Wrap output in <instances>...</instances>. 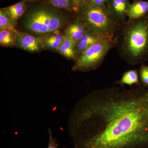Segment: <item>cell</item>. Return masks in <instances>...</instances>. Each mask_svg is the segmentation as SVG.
I'll return each instance as SVG.
<instances>
[{"label":"cell","mask_w":148,"mask_h":148,"mask_svg":"<svg viewBox=\"0 0 148 148\" xmlns=\"http://www.w3.org/2000/svg\"><path fill=\"white\" fill-rule=\"evenodd\" d=\"M69 130L74 148H148V88L93 90L76 104Z\"/></svg>","instance_id":"obj_1"},{"label":"cell","mask_w":148,"mask_h":148,"mask_svg":"<svg viewBox=\"0 0 148 148\" xmlns=\"http://www.w3.org/2000/svg\"><path fill=\"white\" fill-rule=\"evenodd\" d=\"M114 41L119 54L127 64H144L148 60V14L120 24Z\"/></svg>","instance_id":"obj_2"},{"label":"cell","mask_w":148,"mask_h":148,"mask_svg":"<svg viewBox=\"0 0 148 148\" xmlns=\"http://www.w3.org/2000/svg\"><path fill=\"white\" fill-rule=\"evenodd\" d=\"M53 7L41 5L32 9L27 14L24 27L40 36L59 32L67 23V18L60 11Z\"/></svg>","instance_id":"obj_3"},{"label":"cell","mask_w":148,"mask_h":148,"mask_svg":"<svg viewBox=\"0 0 148 148\" xmlns=\"http://www.w3.org/2000/svg\"><path fill=\"white\" fill-rule=\"evenodd\" d=\"M77 18L88 30L94 34L114 39L120 24L116 22L105 6L92 8L84 4L77 12Z\"/></svg>","instance_id":"obj_4"},{"label":"cell","mask_w":148,"mask_h":148,"mask_svg":"<svg viewBox=\"0 0 148 148\" xmlns=\"http://www.w3.org/2000/svg\"><path fill=\"white\" fill-rule=\"evenodd\" d=\"M115 47V41L103 36L77 59L72 67L73 72H86L98 69L110 51Z\"/></svg>","instance_id":"obj_5"},{"label":"cell","mask_w":148,"mask_h":148,"mask_svg":"<svg viewBox=\"0 0 148 148\" xmlns=\"http://www.w3.org/2000/svg\"><path fill=\"white\" fill-rule=\"evenodd\" d=\"M130 5L129 0H107L106 7L114 20L121 24L125 21Z\"/></svg>","instance_id":"obj_6"},{"label":"cell","mask_w":148,"mask_h":148,"mask_svg":"<svg viewBox=\"0 0 148 148\" xmlns=\"http://www.w3.org/2000/svg\"><path fill=\"white\" fill-rule=\"evenodd\" d=\"M16 46L31 53L38 52L43 49L40 37L23 32H18L16 36Z\"/></svg>","instance_id":"obj_7"},{"label":"cell","mask_w":148,"mask_h":148,"mask_svg":"<svg viewBox=\"0 0 148 148\" xmlns=\"http://www.w3.org/2000/svg\"><path fill=\"white\" fill-rule=\"evenodd\" d=\"M102 37V36H99L88 30L86 33L75 45L77 59L84 51L98 41Z\"/></svg>","instance_id":"obj_8"},{"label":"cell","mask_w":148,"mask_h":148,"mask_svg":"<svg viewBox=\"0 0 148 148\" xmlns=\"http://www.w3.org/2000/svg\"><path fill=\"white\" fill-rule=\"evenodd\" d=\"M87 31L82 21L77 18L66 27L64 34L69 36L76 45Z\"/></svg>","instance_id":"obj_9"},{"label":"cell","mask_w":148,"mask_h":148,"mask_svg":"<svg viewBox=\"0 0 148 148\" xmlns=\"http://www.w3.org/2000/svg\"><path fill=\"white\" fill-rule=\"evenodd\" d=\"M148 14V1L134 0L130 5L127 16L128 20H134L144 17Z\"/></svg>","instance_id":"obj_10"},{"label":"cell","mask_w":148,"mask_h":148,"mask_svg":"<svg viewBox=\"0 0 148 148\" xmlns=\"http://www.w3.org/2000/svg\"><path fill=\"white\" fill-rule=\"evenodd\" d=\"M58 32L39 37L42 43L43 49L51 51H57L64 36V35Z\"/></svg>","instance_id":"obj_11"},{"label":"cell","mask_w":148,"mask_h":148,"mask_svg":"<svg viewBox=\"0 0 148 148\" xmlns=\"http://www.w3.org/2000/svg\"><path fill=\"white\" fill-rule=\"evenodd\" d=\"M140 80L139 71L137 70L132 69L125 72L121 78L114 84L122 86H124V85L139 86L142 85Z\"/></svg>","instance_id":"obj_12"},{"label":"cell","mask_w":148,"mask_h":148,"mask_svg":"<svg viewBox=\"0 0 148 148\" xmlns=\"http://www.w3.org/2000/svg\"><path fill=\"white\" fill-rule=\"evenodd\" d=\"M18 32L16 29H10L0 30V45L4 47H12L16 46Z\"/></svg>","instance_id":"obj_13"},{"label":"cell","mask_w":148,"mask_h":148,"mask_svg":"<svg viewBox=\"0 0 148 148\" xmlns=\"http://www.w3.org/2000/svg\"><path fill=\"white\" fill-rule=\"evenodd\" d=\"M27 0H22L19 2L3 8L9 14L12 18L16 21L21 18L25 13L27 9Z\"/></svg>","instance_id":"obj_14"},{"label":"cell","mask_w":148,"mask_h":148,"mask_svg":"<svg viewBox=\"0 0 148 148\" xmlns=\"http://www.w3.org/2000/svg\"><path fill=\"white\" fill-rule=\"evenodd\" d=\"M16 22L3 9L0 10V30L10 29H15Z\"/></svg>","instance_id":"obj_15"},{"label":"cell","mask_w":148,"mask_h":148,"mask_svg":"<svg viewBox=\"0 0 148 148\" xmlns=\"http://www.w3.org/2000/svg\"><path fill=\"white\" fill-rule=\"evenodd\" d=\"M48 1L51 5L56 8L75 11L73 0H48Z\"/></svg>","instance_id":"obj_16"},{"label":"cell","mask_w":148,"mask_h":148,"mask_svg":"<svg viewBox=\"0 0 148 148\" xmlns=\"http://www.w3.org/2000/svg\"><path fill=\"white\" fill-rule=\"evenodd\" d=\"M141 84L144 87L148 88V66L141 64L139 71Z\"/></svg>","instance_id":"obj_17"},{"label":"cell","mask_w":148,"mask_h":148,"mask_svg":"<svg viewBox=\"0 0 148 148\" xmlns=\"http://www.w3.org/2000/svg\"><path fill=\"white\" fill-rule=\"evenodd\" d=\"M56 51L67 59L76 60V53L65 47L61 43Z\"/></svg>","instance_id":"obj_18"},{"label":"cell","mask_w":148,"mask_h":148,"mask_svg":"<svg viewBox=\"0 0 148 148\" xmlns=\"http://www.w3.org/2000/svg\"><path fill=\"white\" fill-rule=\"evenodd\" d=\"M107 0H86L84 4L92 8H101L106 5Z\"/></svg>","instance_id":"obj_19"},{"label":"cell","mask_w":148,"mask_h":148,"mask_svg":"<svg viewBox=\"0 0 148 148\" xmlns=\"http://www.w3.org/2000/svg\"><path fill=\"white\" fill-rule=\"evenodd\" d=\"M49 135V141L47 148H58L59 145L56 141V139L53 138L51 129H48Z\"/></svg>","instance_id":"obj_20"},{"label":"cell","mask_w":148,"mask_h":148,"mask_svg":"<svg viewBox=\"0 0 148 148\" xmlns=\"http://www.w3.org/2000/svg\"><path fill=\"white\" fill-rule=\"evenodd\" d=\"M73 1L75 6V11L76 12L81 7L84 5L86 2V0H73Z\"/></svg>","instance_id":"obj_21"},{"label":"cell","mask_w":148,"mask_h":148,"mask_svg":"<svg viewBox=\"0 0 148 148\" xmlns=\"http://www.w3.org/2000/svg\"><path fill=\"white\" fill-rule=\"evenodd\" d=\"M38 0H27V1H34Z\"/></svg>","instance_id":"obj_22"},{"label":"cell","mask_w":148,"mask_h":148,"mask_svg":"<svg viewBox=\"0 0 148 148\" xmlns=\"http://www.w3.org/2000/svg\"></svg>","instance_id":"obj_23"}]
</instances>
